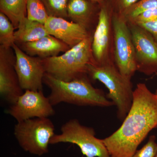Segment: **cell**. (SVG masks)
Returning <instances> with one entry per match:
<instances>
[{
  "instance_id": "6da1fadb",
  "label": "cell",
  "mask_w": 157,
  "mask_h": 157,
  "mask_svg": "<svg viewBox=\"0 0 157 157\" xmlns=\"http://www.w3.org/2000/svg\"><path fill=\"white\" fill-rule=\"evenodd\" d=\"M157 127V96L145 83H139L121 125L102 140L110 157H132L149 132Z\"/></svg>"
},
{
  "instance_id": "7a4b0ae2",
  "label": "cell",
  "mask_w": 157,
  "mask_h": 157,
  "mask_svg": "<svg viewBox=\"0 0 157 157\" xmlns=\"http://www.w3.org/2000/svg\"><path fill=\"white\" fill-rule=\"evenodd\" d=\"M43 81L50 90L48 98L53 106L62 103L79 106L109 107L114 105L102 90L93 86L88 76L64 81L45 73Z\"/></svg>"
},
{
  "instance_id": "3957f363",
  "label": "cell",
  "mask_w": 157,
  "mask_h": 157,
  "mask_svg": "<svg viewBox=\"0 0 157 157\" xmlns=\"http://www.w3.org/2000/svg\"><path fill=\"white\" fill-rule=\"evenodd\" d=\"M92 36L61 55L42 59L45 73L64 81L88 76L89 64L96 63L92 50Z\"/></svg>"
},
{
  "instance_id": "277c9868",
  "label": "cell",
  "mask_w": 157,
  "mask_h": 157,
  "mask_svg": "<svg viewBox=\"0 0 157 157\" xmlns=\"http://www.w3.org/2000/svg\"><path fill=\"white\" fill-rule=\"evenodd\" d=\"M88 76L92 80H98L109 91L106 95L117 108L118 118L123 121L132 106L133 99V85L131 79L121 74L113 61L98 64H89Z\"/></svg>"
},
{
  "instance_id": "5b68a950",
  "label": "cell",
  "mask_w": 157,
  "mask_h": 157,
  "mask_svg": "<svg viewBox=\"0 0 157 157\" xmlns=\"http://www.w3.org/2000/svg\"><path fill=\"white\" fill-rule=\"evenodd\" d=\"M55 131L54 124L48 117L33 118L17 122L14 135L25 151L41 156L48 152Z\"/></svg>"
},
{
  "instance_id": "8992f818",
  "label": "cell",
  "mask_w": 157,
  "mask_h": 157,
  "mask_svg": "<svg viewBox=\"0 0 157 157\" xmlns=\"http://www.w3.org/2000/svg\"><path fill=\"white\" fill-rule=\"evenodd\" d=\"M61 134H55L50 144L68 143L77 145L86 157H110L102 139L95 137L94 129L81 124L76 119L68 121L62 126Z\"/></svg>"
},
{
  "instance_id": "52a82bcc",
  "label": "cell",
  "mask_w": 157,
  "mask_h": 157,
  "mask_svg": "<svg viewBox=\"0 0 157 157\" xmlns=\"http://www.w3.org/2000/svg\"><path fill=\"white\" fill-rule=\"evenodd\" d=\"M113 61L125 77L132 79L137 71L135 47L128 22L113 11L112 17Z\"/></svg>"
},
{
  "instance_id": "ba28073f",
  "label": "cell",
  "mask_w": 157,
  "mask_h": 157,
  "mask_svg": "<svg viewBox=\"0 0 157 157\" xmlns=\"http://www.w3.org/2000/svg\"><path fill=\"white\" fill-rule=\"evenodd\" d=\"M100 5L98 21L92 42L93 56L97 64L99 65L113 61V10L109 0Z\"/></svg>"
},
{
  "instance_id": "9c48e42d",
  "label": "cell",
  "mask_w": 157,
  "mask_h": 157,
  "mask_svg": "<svg viewBox=\"0 0 157 157\" xmlns=\"http://www.w3.org/2000/svg\"><path fill=\"white\" fill-rule=\"evenodd\" d=\"M53 107L43 90H26L7 112L18 122L33 118L52 116L55 113Z\"/></svg>"
},
{
  "instance_id": "30bf717a",
  "label": "cell",
  "mask_w": 157,
  "mask_h": 157,
  "mask_svg": "<svg viewBox=\"0 0 157 157\" xmlns=\"http://www.w3.org/2000/svg\"><path fill=\"white\" fill-rule=\"evenodd\" d=\"M135 47L137 71L147 76L157 72V41L142 27L128 23Z\"/></svg>"
},
{
  "instance_id": "8fae6325",
  "label": "cell",
  "mask_w": 157,
  "mask_h": 157,
  "mask_svg": "<svg viewBox=\"0 0 157 157\" xmlns=\"http://www.w3.org/2000/svg\"><path fill=\"white\" fill-rule=\"evenodd\" d=\"M12 48L15 54V68L21 87L25 90H43L45 71L42 59L27 54L16 44Z\"/></svg>"
},
{
  "instance_id": "7c38bea8",
  "label": "cell",
  "mask_w": 157,
  "mask_h": 157,
  "mask_svg": "<svg viewBox=\"0 0 157 157\" xmlns=\"http://www.w3.org/2000/svg\"><path fill=\"white\" fill-rule=\"evenodd\" d=\"M15 63L13 48L0 46V95L11 105L24 93L15 70Z\"/></svg>"
},
{
  "instance_id": "4fadbf2b",
  "label": "cell",
  "mask_w": 157,
  "mask_h": 157,
  "mask_svg": "<svg viewBox=\"0 0 157 157\" xmlns=\"http://www.w3.org/2000/svg\"><path fill=\"white\" fill-rule=\"evenodd\" d=\"M44 25L49 35L59 39L70 48L92 35L84 27L62 17L49 16Z\"/></svg>"
},
{
  "instance_id": "5bb4252c",
  "label": "cell",
  "mask_w": 157,
  "mask_h": 157,
  "mask_svg": "<svg viewBox=\"0 0 157 157\" xmlns=\"http://www.w3.org/2000/svg\"><path fill=\"white\" fill-rule=\"evenodd\" d=\"M17 45L27 54L42 59L58 56L60 52L64 53L70 48L59 39L50 35L33 42Z\"/></svg>"
},
{
  "instance_id": "9a60e30c",
  "label": "cell",
  "mask_w": 157,
  "mask_h": 157,
  "mask_svg": "<svg viewBox=\"0 0 157 157\" xmlns=\"http://www.w3.org/2000/svg\"><path fill=\"white\" fill-rule=\"evenodd\" d=\"M100 10L99 4L89 0H69L68 18L90 31L93 24L98 22Z\"/></svg>"
},
{
  "instance_id": "2e32d148",
  "label": "cell",
  "mask_w": 157,
  "mask_h": 157,
  "mask_svg": "<svg viewBox=\"0 0 157 157\" xmlns=\"http://www.w3.org/2000/svg\"><path fill=\"white\" fill-rule=\"evenodd\" d=\"M49 35L43 24L25 17L21 21L14 33L15 44L33 42Z\"/></svg>"
},
{
  "instance_id": "e0dca14e",
  "label": "cell",
  "mask_w": 157,
  "mask_h": 157,
  "mask_svg": "<svg viewBox=\"0 0 157 157\" xmlns=\"http://www.w3.org/2000/svg\"><path fill=\"white\" fill-rule=\"evenodd\" d=\"M28 0H0V11L9 18L17 29L21 21L27 17Z\"/></svg>"
},
{
  "instance_id": "ac0fdd59",
  "label": "cell",
  "mask_w": 157,
  "mask_h": 157,
  "mask_svg": "<svg viewBox=\"0 0 157 157\" xmlns=\"http://www.w3.org/2000/svg\"><path fill=\"white\" fill-rule=\"evenodd\" d=\"M14 25L8 17L0 12V46L12 48L15 44Z\"/></svg>"
},
{
  "instance_id": "d6986e66",
  "label": "cell",
  "mask_w": 157,
  "mask_h": 157,
  "mask_svg": "<svg viewBox=\"0 0 157 157\" xmlns=\"http://www.w3.org/2000/svg\"><path fill=\"white\" fill-rule=\"evenodd\" d=\"M27 17L31 20L45 24L49 15L41 0H28Z\"/></svg>"
},
{
  "instance_id": "ffe728a7",
  "label": "cell",
  "mask_w": 157,
  "mask_h": 157,
  "mask_svg": "<svg viewBox=\"0 0 157 157\" xmlns=\"http://www.w3.org/2000/svg\"><path fill=\"white\" fill-rule=\"evenodd\" d=\"M156 8L157 0H139L120 15L129 22L144 11Z\"/></svg>"
},
{
  "instance_id": "44dd1931",
  "label": "cell",
  "mask_w": 157,
  "mask_h": 157,
  "mask_svg": "<svg viewBox=\"0 0 157 157\" xmlns=\"http://www.w3.org/2000/svg\"><path fill=\"white\" fill-rule=\"evenodd\" d=\"M49 16L67 19L69 0H41Z\"/></svg>"
},
{
  "instance_id": "7402d4cb",
  "label": "cell",
  "mask_w": 157,
  "mask_h": 157,
  "mask_svg": "<svg viewBox=\"0 0 157 157\" xmlns=\"http://www.w3.org/2000/svg\"><path fill=\"white\" fill-rule=\"evenodd\" d=\"M157 154V143L155 135L149 138L147 143L137 150L132 157H155Z\"/></svg>"
},
{
  "instance_id": "603a6c76",
  "label": "cell",
  "mask_w": 157,
  "mask_h": 157,
  "mask_svg": "<svg viewBox=\"0 0 157 157\" xmlns=\"http://www.w3.org/2000/svg\"><path fill=\"white\" fill-rule=\"evenodd\" d=\"M157 19V8H156L144 11L128 23L139 25L143 23L153 21Z\"/></svg>"
},
{
  "instance_id": "cb8c5ba5",
  "label": "cell",
  "mask_w": 157,
  "mask_h": 157,
  "mask_svg": "<svg viewBox=\"0 0 157 157\" xmlns=\"http://www.w3.org/2000/svg\"><path fill=\"white\" fill-rule=\"evenodd\" d=\"M139 0H109L113 11L121 14Z\"/></svg>"
},
{
  "instance_id": "d4e9b609",
  "label": "cell",
  "mask_w": 157,
  "mask_h": 157,
  "mask_svg": "<svg viewBox=\"0 0 157 157\" xmlns=\"http://www.w3.org/2000/svg\"><path fill=\"white\" fill-rule=\"evenodd\" d=\"M142 27L149 32L157 41V19L153 21L137 25Z\"/></svg>"
},
{
  "instance_id": "484cf974",
  "label": "cell",
  "mask_w": 157,
  "mask_h": 157,
  "mask_svg": "<svg viewBox=\"0 0 157 157\" xmlns=\"http://www.w3.org/2000/svg\"><path fill=\"white\" fill-rule=\"evenodd\" d=\"M90 1L98 3L99 5L101 4V3L104 2L106 1H108V0H89Z\"/></svg>"
},
{
  "instance_id": "4316f807",
  "label": "cell",
  "mask_w": 157,
  "mask_h": 157,
  "mask_svg": "<svg viewBox=\"0 0 157 157\" xmlns=\"http://www.w3.org/2000/svg\"><path fill=\"white\" fill-rule=\"evenodd\" d=\"M155 74L157 76V72L156 73H155ZM155 94L157 96V88L156 90V91H155Z\"/></svg>"
},
{
  "instance_id": "83f0119b",
  "label": "cell",
  "mask_w": 157,
  "mask_h": 157,
  "mask_svg": "<svg viewBox=\"0 0 157 157\" xmlns=\"http://www.w3.org/2000/svg\"><path fill=\"white\" fill-rule=\"evenodd\" d=\"M155 157H157V154L156 155Z\"/></svg>"
}]
</instances>
